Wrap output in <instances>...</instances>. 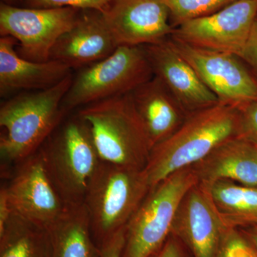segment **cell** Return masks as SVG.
Masks as SVG:
<instances>
[{"instance_id":"3","label":"cell","mask_w":257,"mask_h":257,"mask_svg":"<svg viewBox=\"0 0 257 257\" xmlns=\"http://www.w3.org/2000/svg\"><path fill=\"white\" fill-rule=\"evenodd\" d=\"M102 162L144 169L152 147L130 94L97 101L79 109Z\"/></svg>"},{"instance_id":"12","label":"cell","mask_w":257,"mask_h":257,"mask_svg":"<svg viewBox=\"0 0 257 257\" xmlns=\"http://www.w3.org/2000/svg\"><path fill=\"white\" fill-rule=\"evenodd\" d=\"M102 15L119 46L161 43L175 31L163 0H111Z\"/></svg>"},{"instance_id":"6","label":"cell","mask_w":257,"mask_h":257,"mask_svg":"<svg viewBox=\"0 0 257 257\" xmlns=\"http://www.w3.org/2000/svg\"><path fill=\"white\" fill-rule=\"evenodd\" d=\"M199 183L192 167L172 174L149 192L126 226L121 257H150L172 234L182 199Z\"/></svg>"},{"instance_id":"17","label":"cell","mask_w":257,"mask_h":257,"mask_svg":"<svg viewBox=\"0 0 257 257\" xmlns=\"http://www.w3.org/2000/svg\"><path fill=\"white\" fill-rule=\"evenodd\" d=\"M130 96L152 149L172 136L189 114L155 76L130 92Z\"/></svg>"},{"instance_id":"24","label":"cell","mask_w":257,"mask_h":257,"mask_svg":"<svg viewBox=\"0 0 257 257\" xmlns=\"http://www.w3.org/2000/svg\"><path fill=\"white\" fill-rule=\"evenodd\" d=\"M111 0H24L27 8H72L80 10H96L104 13Z\"/></svg>"},{"instance_id":"30","label":"cell","mask_w":257,"mask_h":257,"mask_svg":"<svg viewBox=\"0 0 257 257\" xmlns=\"http://www.w3.org/2000/svg\"><path fill=\"white\" fill-rule=\"evenodd\" d=\"M239 229L257 249V225L239 228Z\"/></svg>"},{"instance_id":"22","label":"cell","mask_w":257,"mask_h":257,"mask_svg":"<svg viewBox=\"0 0 257 257\" xmlns=\"http://www.w3.org/2000/svg\"><path fill=\"white\" fill-rule=\"evenodd\" d=\"M170 12V23L174 28L207 15L231 4L236 0H163Z\"/></svg>"},{"instance_id":"11","label":"cell","mask_w":257,"mask_h":257,"mask_svg":"<svg viewBox=\"0 0 257 257\" xmlns=\"http://www.w3.org/2000/svg\"><path fill=\"white\" fill-rule=\"evenodd\" d=\"M6 186L13 211L49 228L67 209L47 173L40 150L20 162Z\"/></svg>"},{"instance_id":"13","label":"cell","mask_w":257,"mask_h":257,"mask_svg":"<svg viewBox=\"0 0 257 257\" xmlns=\"http://www.w3.org/2000/svg\"><path fill=\"white\" fill-rule=\"evenodd\" d=\"M226 226L207 189L197 183L182 199L172 234L181 240L193 257H217Z\"/></svg>"},{"instance_id":"27","label":"cell","mask_w":257,"mask_h":257,"mask_svg":"<svg viewBox=\"0 0 257 257\" xmlns=\"http://www.w3.org/2000/svg\"><path fill=\"white\" fill-rule=\"evenodd\" d=\"M187 250L181 240L171 234L162 248L150 257H188Z\"/></svg>"},{"instance_id":"31","label":"cell","mask_w":257,"mask_h":257,"mask_svg":"<svg viewBox=\"0 0 257 257\" xmlns=\"http://www.w3.org/2000/svg\"><path fill=\"white\" fill-rule=\"evenodd\" d=\"M1 1L3 4L16 7H19V5L24 3V0H1Z\"/></svg>"},{"instance_id":"2","label":"cell","mask_w":257,"mask_h":257,"mask_svg":"<svg viewBox=\"0 0 257 257\" xmlns=\"http://www.w3.org/2000/svg\"><path fill=\"white\" fill-rule=\"evenodd\" d=\"M72 74L53 87L11 98L0 107V154L23 162L38 151L65 116L63 100Z\"/></svg>"},{"instance_id":"20","label":"cell","mask_w":257,"mask_h":257,"mask_svg":"<svg viewBox=\"0 0 257 257\" xmlns=\"http://www.w3.org/2000/svg\"><path fill=\"white\" fill-rule=\"evenodd\" d=\"M204 187L227 226L243 228L257 225V187L230 180L216 181Z\"/></svg>"},{"instance_id":"25","label":"cell","mask_w":257,"mask_h":257,"mask_svg":"<svg viewBox=\"0 0 257 257\" xmlns=\"http://www.w3.org/2000/svg\"><path fill=\"white\" fill-rule=\"evenodd\" d=\"M239 138L257 147V99L238 106Z\"/></svg>"},{"instance_id":"7","label":"cell","mask_w":257,"mask_h":257,"mask_svg":"<svg viewBox=\"0 0 257 257\" xmlns=\"http://www.w3.org/2000/svg\"><path fill=\"white\" fill-rule=\"evenodd\" d=\"M154 77L144 46L121 45L106 58L82 69L63 100L65 110L130 94Z\"/></svg>"},{"instance_id":"19","label":"cell","mask_w":257,"mask_h":257,"mask_svg":"<svg viewBox=\"0 0 257 257\" xmlns=\"http://www.w3.org/2000/svg\"><path fill=\"white\" fill-rule=\"evenodd\" d=\"M50 230L52 257H100L85 204L67 207Z\"/></svg>"},{"instance_id":"4","label":"cell","mask_w":257,"mask_h":257,"mask_svg":"<svg viewBox=\"0 0 257 257\" xmlns=\"http://www.w3.org/2000/svg\"><path fill=\"white\" fill-rule=\"evenodd\" d=\"M150 190L144 169L101 161L84 201L99 247L126 226Z\"/></svg>"},{"instance_id":"10","label":"cell","mask_w":257,"mask_h":257,"mask_svg":"<svg viewBox=\"0 0 257 257\" xmlns=\"http://www.w3.org/2000/svg\"><path fill=\"white\" fill-rule=\"evenodd\" d=\"M257 16V0H236L212 14L175 29L172 38L241 58Z\"/></svg>"},{"instance_id":"29","label":"cell","mask_w":257,"mask_h":257,"mask_svg":"<svg viewBox=\"0 0 257 257\" xmlns=\"http://www.w3.org/2000/svg\"><path fill=\"white\" fill-rule=\"evenodd\" d=\"M13 212V209L5 186L0 189V231L5 229Z\"/></svg>"},{"instance_id":"1","label":"cell","mask_w":257,"mask_h":257,"mask_svg":"<svg viewBox=\"0 0 257 257\" xmlns=\"http://www.w3.org/2000/svg\"><path fill=\"white\" fill-rule=\"evenodd\" d=\"M237 106L219 104L191 113L172 136L152 150L144 168L151 189L177 171L200 162L239 135Z\"/></svg>"},{"instance_id":"9","label":"cell","mask_w":257,"mask_h":257,"mask_svg":"<svg viewBox=\"0 0 257 257\" xmlns=\"http://www.w3.org/2000/svg\"><path fill=\"white\" fill-rule=\"evenodd\" d=\"M169 42L221 104L238 107L257 99V78L238 56L193 46L172 37Z\"/></svg>"},{"instance_id":"18","label":"cell","mask_w":257,"mask_h":257,"mask_svg":"<svg viewBox=\"0 0 257 257\" xmlns=\"http://www.w3.org/2000/svg\"><path fill=\"white\" fill-rule=\"evenodd\" d=\"M192 167L204 186L230 180L257 187V147L239 137L221 143Z\"/></svg>"},{"instance_id":"14","label":"cell","mask_w":257,"mask_h":257,"mask_svg":"<svg viewBox=\"0 0 257 257\" xmlns=\"http://www.w3.org/2000/svg\"><path fill=\"white\" fill-rule=\"evenodd\" d=\"M145 47L154 76L160 79L188 114L219 104L183 57L166 41Z\"/></svg>"},{"instance_id":"28","label":"cell","mask_w":257,"mask_h":257,"mask_svg":"<svg viewBox=\"0 0 257 257\" xmlns=\"http://www.w3.org/2000/svg\"><path fill=\"white\" fill-rule=\"evenodd\" d=\"M241 59L251 67L257 77V16Z\"/></svg>"},{"instance_id":"15","label":"cell","mask_w":257,"mask_h":257,"mask_svg":"<svg viewBox=\"0 0 257 257\" xmlns=\"http://www.w3.org/2000/svg\"><path fill=\"white\" fill-rule=\"evenodd\" d=\"M118 47L102 13L80 10L74 26L56 42L50 60L60 61L72 69L87 67L109 57Z\"/></svg>"},{"instance_id":"5","label":"cell","mask_w":257,"mask_h":257,"mask_svg":"<svg viewBox=\"0 0 257 257\" xmlns=\"http://www.w3.org/2000/svg\"><path fill=\"white\" fill-rule=\"evenodd\" d=\"M40 149L45 168L67 207L84 204L101 160L87 124L78 116L64 123Z\"/></svg>"},{"instance_id":"23","label":"cell","mask_w":257,"mask_h":257,"mask_svg":"<svg viewBox=\"0 0 257 257\" xmlns=\"http://www.w3.org/2000/svg\"><path fill=\"white\" fill-rule=\"evenodd\" d=\"M217 257H257V249L239 228L227 226Z\"/></svg>"},{"instance_id":"26","label":"cell","mask_w":257,"mask_h":257,"mask_svg":"<svg viewBox=\"0 0 257 257\" xmlns=\"http://www.w3.org/2000/svg\"><path fill=\"white\" fill-rule=\"evenodd\" d=\"M126 239V226L100 246V257H121Z\"/></svg>"},{"instance_id":"21","label":"cell","mask_w":257,"mask_h":257,"mask_svg":"<svg viewBox=\"0 0 257 257\" xmlns=\"http://www.w3.org/2000/svg\"><path fill=\"white\" fill-rule=\"evenodd\" d=\"M50 230L13 211L0 231V257H52Z\"/></svg>"},{"instance_id":"16","label":"cell","mask_w":257,"mask_h":257,"mask_svg":"<svg viewBox=\"0 0 257 257\" xmlns=\"http://www.w3.org/2000/svg\"><path fill=\"white\" fill-rule=\"evenodd\" d=\"M18 42L9 36L0 39V94L24 89L43 90L72 74V69L60 61L36 62L23 58L15 50Z\"/></svg>"},{"instance_id":"8","label":"cell","mask_w":257,"mask_h":257,"mask_svg":"<svg viewBox=\"0 0 257 257\" xmlns=\"http://www.w3.org/2000/svg\"><path fill=\"white\" fill-rule=\"evenodd\" d=\"M80 10L20 8L0 5V34L18 42L19 55L32 62L50 60L52 49L74 26Z\"/></svg>"}]
</instances>
